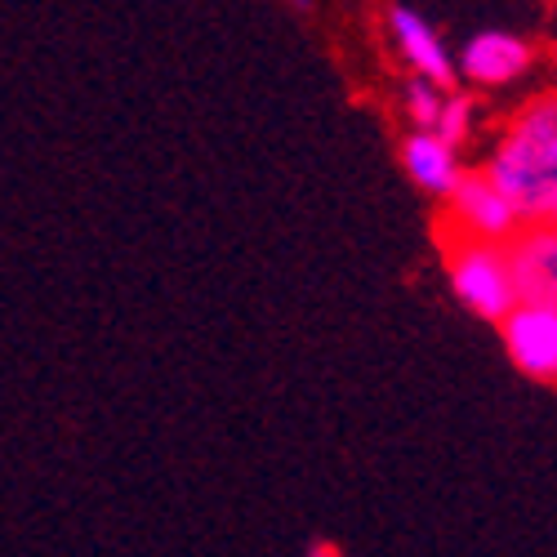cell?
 Returning a JSON list of instances; mask_svg holds the SVG:
<instances>
[{
	"instance_id": "8992f818",
	"label": "cell",
	"mask_w": 557,
	"mask_h": 557,
	"mask_svg": "<svg viewBox=\"0 0 557 557\" xmlns=\"http://www.w3.org/2000/svg\"><path fill=\"white\" fill-rule=\"evenodd\" d=\"M459 63H463V76H473L482 85H508L522 72H531L535 50L513 32H478L469 45H463Z\"/></svg>"
},
{
	"instance_id": "7a4b0ae2",
	"label": "cell",
	"mask_w": 557,
	"mask_h": 557,
	"mask_svg": "<svg viewBox=\"0 0 557 557\" xmlns=\"http://www.w3.org/2000/svg\"><path fill=\"white\" fill-rule=\"evenodd\" d=\"M450 286L459 304L478 312L482 321H504L518 308L513 282H508V268H504V250L473 237H463V246L450 250Z\"/></svg>"
},
{
	"instance_id": "52a82bcc",
	"label": "cell",
	"mask_w": 557,
	"mask_h": 557,
	"mask_svg": "<svg viewBox=\"0 0 557 557\" xmlns=\"http://www.w3.org/2000/svg\"><path fill=\"white\" fill-rule=\"evenodd\" d=\"M388 27H393V36H397V45H401L406 63L420 72V81H429V85H437V89H446V85L455 81L450 54L442 50L437 32H433L420 14L406 10V5H393V10H388Z\"/></svg>"
},
{
	"instance_id": "277c9868",
	"label": "cell",
	"mask_w": 557,
	"mask_h": 557,
	"mask_svg": "<svg viewBox=\"0 0 557 557\" xmlns=\"http://www.w3.org/2000/svg\"><path fill=\"white\" fill-rule=\"evenodd\" d=\"M504 250L508 282H513L518 304H557V237L553 223L518 232Z\"/></svg>"
},
{
	"instance_id": "30bf717a",
	"label": "cell",
	"mask_w": 557,
	"mask_h": 557,
	"mask_svg": "<svg viewBox=\"0 0 557 557\" xmlns=\"http://www.w3.org/2000/svg\"><path fill=\"white\" fill-rule=\"evenodd\" d=\"M442 89L437 85H429V81H414L410 85V116H414V125H420V134H433V125H437V112H442Z\"/></svg>"
},
{
	"instance_id": "8fae6325",
	"label": "cell",
	"mask_w": 557,
	"mask_h": 557,
	"mask_svg": "<svg viewBox=\"0 0 557 557\" xmlns=\"http://www.w3.org/2000/svg\"><path fill=\"white\" fill-rule=\"evenodd\" d=\"M308 557H348L339 544H331V540H312L308 544Z\"/></svg>"
},
{
	"instance_id": "3957f363",
	"label": "cell",
	"mask_w": 557,
	"mask_h": 557,
	"mask_svg": "<svg viewBox=\"0 0 557 557\" xmlns=\"http://www.w3.org/2000/svg\"><path fill=\"white\" fill-rule=\"evenodd\" d=\"M499 326H504V348L522 375L553 384L557 380V304H518Z\"/></svg>"
},
{
	"instance_id": "5b68a950",
	"label": "cell",
	"mask_w": 557,
	"mask_h": 557,
	"mask_svg": "<svg viewBox=\"0 0 557 557\" xmlns=\"http://www.w3.org/2000/svg\"><path fill=\"white\" fill-rule=\"evenodd\" d=\"M450 206H455V219L463 223V232L486 246H508L522 227L513 206L491 188L486 174H459V183L450 188Z\"/></svg>"
},
{
	"instance_id": "6da1fadb",
	"label": "cell",
	"mask_w": 557,
	"mask_h": 557,
	"mask_svg": "<svg viewBox=\"0 0 557 557\" xmlns=\"http://www.w3.org/2000/svg\"><path fill=\"white\" fill-rule=\"evenodd\" d=\"M486 183L513 206L518 223H553L557 210V108L540 99L486 165Z\"/></svg>"
},
{
	"instance_id": "9c48e42d",
	"label": "cell",
	"mask_w": 557,
	"mask_h": 557,
	"mask_svg": "<svg viewBox=\"0 0 557 557\" xmlns=\"http://www.w3.org/2000/svg\"><path fill=\"white\" fill-rule=\"evenodd\" d=\"M469 125H473V99L446 95V99H442V112H437V125H433V138L455 152L463 138H469Z\"/></svg>"
},
{
	"instance_id": "ba28073f",
	"label": "cell",
	"mask_w": 557,
	"mask_h": 557,
	"mask_svg": "<svg viewBox=\"0 0 557 557\" xmlns=\"http://www.w3.org/2000/svg\"><path fill=\"white\" fill-rule=\"evenodd\" d=\"M401 165H406V174L420 183L424 193H442V197H450V188L459 183V157L446 148V144H437L433 134H410L406 144H401Z\"/></svg>"
}]
</instances>
